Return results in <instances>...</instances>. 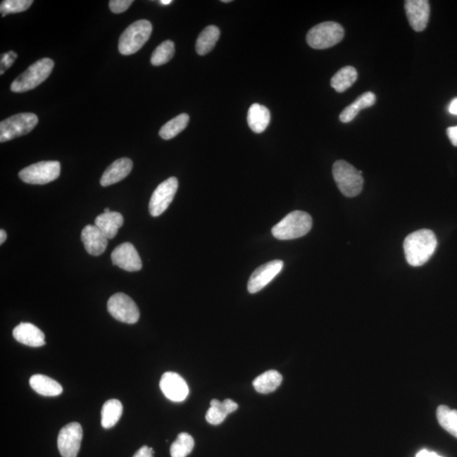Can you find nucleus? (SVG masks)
Returning <instances> with one entry per match:
<instances>
[{"mask_svg": "<svg viewBox=\"0 0 457 457\" xmlns=\"http://www.w3.org/2000/svg\"><path fill=\"white\" fill-rule=\"evenodd\" d=\"M437 247V238L430 230H419L408 234L404 241L406 261L411 266L419 267L429 261Z\"/></svg>", "mask_w": 457, "mask_h": 457, "instance_id": "nucleus-1", "label": "nucleus"}, {"mask_svg": "<svg viewBox=\"0 0 457 457\" xmlns=\"http://www.w3.org/2000/svg\"><path fill=\"white\" fill-rule=\"evenodd\" d=\"M313 226L312 217L303 211L289 213L272 229V234L278 240L287 241L307 234Z\"/></svg>", "mask_w": 457, "mask_h": 457, "instance_id": "nucleus-2", "label": "nucleus"}, {"mask_svg": "<svg viewBox=\"0 0 457 457\" xmlns=\"http://www.w3.org/2000/svg\"><path fill=\"white\" fill-rule=\"evenodd\" d=\"M54 62L51 58H44L28 67L12 82L11 90L14 93H25L35 89L43 83L52 73Z\"/></svg>", "mask_w": 457, "mask_h": 457, "instance_id": "nucleus-3", "label": "nucleus"}, {"mask_svg": "<svg viewBox=\"0 0 457 457\" xmlns=\"http://www.w3.org/2000/svg\"><path fill=\"white\" fill-rule=\"evenodd\" d=\"M333 176L339 190L344 196L353 198L363 190L364 180L362 171L344 161H338L333 165Z\"/></svg>", "mask_w": 457, "mask_h": 457, "instance_id": "nucleus-4", "label": "nucleus"}, {"mask_svg": "<svg viewBox=\"0 0 457 457\" xmlns=\"http://www.w3.org/2000/svg\"><path fill=\"white\" fill-rule=\"evenodd\" d=\"M152 32V24L148 20H139L130 25L120 37V53L123 56H131L139 51L149 41Z\"/></svg>", "mask_w": 457, "mask_h": 457, "instance_id": "nucleus-5", "label": "nucleus"}, {"mask_svg": "<svg viewBox=\"0 0 457 457\" xmlns=\"http://www.w3.org/2000/svg\"><path fill=\"white\" fill-rule=\"evenodd\" d=\"M344 35L345 31L342 25L333 22L323 23L310 29L307 43L313 49H329L339 44Z\"/></svg>", "mask_w": 457, "mask_h": 457, "instance_id": "nucleus-6", "label": "nucleus"}, {"mask_svg": "<svg viewBox=\"0 0 457 457\" xmlns=\"http://www.w3.org/2000/svg\"><path fill=\"white\" fill-rule=\"evenodd\" d=\"M37 123L39 118L33 113H20L9 117L0 123V142H6L27 135Z\"/></svg>", "mask_w": 457, "mask_h": 457, "instance_id": "nucleus-7", "label": "nucleus"}, {"mask_svg": "<svg viewBox=\"0 0 457 457\" xmlns=\"http://www.w3.org/2000/svg\"><path fill=\"white\" fill-rule=\"evenodd\" d=\"M60 175V162L42 161L20 171L19 177L25 183L32 185H45L58 179Z\"/></svg>", "mask_w": 457, "mask_h": 457, "instance_id": "nucleus-8", "label": "nucleus"}, {"mask_svg": "<svg viewBox=\"0 0 457 457\" xmlns=\"http://www.w3.org/2000/svg\"><path fill=\"white\" fill-rule=\"evenodd\" d=\"M108 313L116 320L133 325L139 320L140 312L135 301L124 293H116L108 301Z\"/></svg>", "mask_w": 457, "mask_h": 457, "instance_id": "nucleus-9", "label": "nucleus"}, {"mask_svg": "<svg viewBox=\"0 0 457 457\" xmlns=\"http://www.w3.org/2000/svg\"><path fill=\"white\" fill-rule=\"evenodd\" d=\"M178 180L170 177L159 184L151 196L149 213L153 217L161 215L169 208L178 189Z\"/></svg>", "mask_w": 457, "mask_h": 457, "instance_id": "nucleus-10", "label": "nucleus"}, {"mask_svg": "<svg viewBox=\"0 0 457 457\" xmlns=\"http://www.w3.org/2000/svg\"><path fill=\"white\" fill-rule=\"evenodd\" d=\"M83 431L78 422L62 427L58 436V448L62 457H77L81 447Z\"/></svg>", "mask_w": 457, "mask_h": 457, "instance_id": "nucleus-11", "label": "nucleus"}, {"mask_svg": "<svg viewBox=\"0 0 457 457\" xmlns=\"http://www.w3.org/2000/svg\"><path fill=\"white\" fill-rule=\"evenodd\" d=\"M283 266L284 263L282 260H274L258 267L251 275L247 284V290L251 294L263 290L282 272Z\"/></svg>", "mask_w": 457, "mask_h": 457, "instance_id": "nucleus-12", "label": "nucleus"}, {"mask_svg": "<svg viewBox=\"0 0 457 457\" xmlns=\"http://www.w3.org/2000/svg\"><path fill=\"white\" fill-rule=\"evenodd\" d=\"M112 263L125 271L136 272L142 270V263L135 246L125 242L112 251Z\"/></svg>", "mask_w": 457, "mask_h": 457, "instance_id": "nucleus-13", "label": "nucleus"}, {"mask_svg": "<svg viewBox=\"0 0 457 457\" xmlns=\"http://www.w3.org/2000/svg\"><path fill=\"white\" fill-rule=\"evenodd\" d=\"M163 395L174 402H182L187 399L189 388L182 376L176 373L167 372L163 374L159 383Z\"/></svg>", "mask_w": 457, "mask_h": 457, "instance_id": "nucleus-14", "label": "nucleus"}, {"mask_svg": "<svg viewBox=\"0 0 457 457\" xmlns=\"http://www.w3.org/2000/svg\"><path fill=\"white\" fill-rule=\"evenodd\" d=\"M406 16L415 32H422L429 23L430 6L427 0H408L405 2Z\"/></svg>", "mask_w": 457, "mask_h": 457, "instance_id": "nucleus-15", "label": "nucleus"}, {"mask_svg": "<svg viewBox=\"0 0 457 457\" xmlns=\"http://www.w3.org/2000/svg\"><path fill=\"white\" fill-rule=\"evenodd\" d=\"M108 240V239L95 225H87L82 230V242L90 255H102L106 250Z\"/></svg>", "mask_w": 457, "mask_h": 457, "instance_id": "nucleus-16", "label": "nucleus"}, {"mask_svg": "<svg viewBox=\"0 0 457 457\" xmlns=\"http://www.w3.org/2000/svg\"><path fill=\"white\" fill-rule=\"evenodd\" d=\"M133 168V163L128 158L117 159L112 165L107 168L100 180L102 187L114 185L121 182L131 173Z\"/></svg>", "mask_w": 457, "mask_h": 457, "instance_id": "nucleus-17", "label": "nucleus"}, {"mask_svg": "<svg viewBox=\"0 0 457 457\" xmlns=\"http://www.w3.org/2000/svg\"><path fill=\"white\" fill-rule=\"evenodd\" d=\"M13 337L20 343L32 347L45 345V334L43 331L30 323H20L13 330Z\"/></svg>", "mask_w": 457, "mask_h": 457, "instance_id": "nucleus-18", "label": "nucleus"}, {"mask_svg": "<svg viewBox=\"0 0 457 457\" xmlns=\"http://www.w3.org/2000/svg\"><path fill=\"white\" fill-rule=\"evenodd\" d=\"M270 112L265 106L259 104H253L247 113V123L255 133H262L270 123Z\"/></svg>", "mask_w": 457, "mask_h": 457, "instance_id": "nucleus-19", "label": "nucleus"}, {"mask_svg": "<svg viewBox=\"0 0 457 457\" xmlns=\"http://www.w3.org/2000/svg\"><path fill=\"white\" fill-rule=\"evenodd\" d=\"M123 224V216L117 212L104 213L95 220V225L108 239L115 238Z\"/></svg>", "mask_w": 457, "mask_h": 457, "instance_id": "nucleus-20", "label": "nucleus"}, {"mask_svg": "<svg viewBox=\"0 0 457 457\" xmlns=\"http://www.w3.org/2000/svg\"><path fill=\"white\" fill-rule=\"evenodd\" d=\"M375 102V94L372 92H367V93L359 96L353 103L342 112V114L339 115V120L343 123H351L361 111L372 107Z\"/></svg>", "mask_w": 457, "mask_h": 457, "instance_id": "nucleus-21", "label": "nucleus"}, {"mask_svg": "<svg viewBox=\"0 0 457 457\" xmlns=\"http://www.w3.org/2000/svg\"><path fill=\"white\" fill-rule=\"evenodd\" d=\"M30 385L37 394L44 396H57L63 392V388L57 381L43 375L32 376Z\"/></svg>", "mask_w": 457, "mask_h": 457, "instance_id": "nucleus-22", "label": "nucleus"}, {"mask_svg": "<svg viewBox=\"0 0 457 457\" xmlns=\"http://www.w3.org/2000/svg\"><path fill=\"white\" fill-rule=\"evenodd\" d=\"M283 377L279 372L270 370L263 373L253 380V387L258 393L274 392L282 384Z\"/></svg>", "mask_w": 457, "mask_h": 457, "instance_id": "nucleus-23", "label": "nucleus"}, {"mask_svg": "<svg viewBox=\"0 0 457 457\" xmlns=\"http://www.w3.org/2000/svg\"><path fill=\"white\" fill-rule=\"evenodd\" d=\"M220 36V29L216 26H208L200 33L196 42V53L199 56H206L215 47Z\"/></svg>", "mask_w": 457, "mask_h": 457, "instance_id": "nucleus-24", "label": "nucleus"}, {"mask_svg": "<svg viewBox=\"0 0 457 457\" xmlns=\"http://www.w3.org/2000/svg\"><path fill=\"white\" fill-rule=\"evenodd\" d=\"M358 79V71L352 66H346L337 71L331 78V87L338 93H344L350 88Z\"/></svg>", "mask_w": 457, "mask_h": 457, "instance_id": "nucleus-25", "label": "nucleus"}, {"mask_svg": "<svg viewBox=\"0 0 457 457\" xmlns=\"http://www.w3.org/2000/svg\"><path fill=\"white\" fill-rule=\"evenodd\" d=\"M123 412V406L119 400L111 399L104 404L101 411V425L104 429H111L119 422Z\"/></svg>", "mask_w": 457, "mask_h": 457, "instance_id": "nucleus-26", "label": "nucleus"}, {"mask_svg": "<svg viewBox=\"0 0 457 457\" xmlns=\"http://www.w3.org/2000/svg\"><path fill=\"white\" fill-rule=\"evenodd\" d=\"M189 115L187 114H180L175 117L169 123L163 125L161 131H159V136L163 140L172 139V138L179 135L180 132L187 128L188 123H189Z\"/></svg>", "mask_w": 457, "mask_h": 457, "instance_id": "nucleus-27", "label": "nucleus"}, {"mask_svg": "<svg viewBox=\"0 0 457 457\" xmlns=\"http://www.w3.org/2000/svg\"><path fill=\"white\" fill-rule=\"evenodd\" d=\"M439 425L457 438V410H452L447 406H439L436 412Z\"/></svg>", "mask_w": 457, "mask_h": 457, "instance_id": "nucleus-28", "label": "nucleus"}, {"mask_svg": "<svg viewBox=\"0 0 457 457\" xmlns=\"http://www.w3.org/2000/svg\"><path fill=\"white\" fill-rule=\"evenodd\" d=\"M194 439L189 434L180 433L171 444V457H187L194 450Z\"/></svg>", "mask_w": 457, "mask_h": 457, "instance_id": "nucleus-29", "label": "nucleus"}, {"mask_svg": "<svg viewBox=\"0 0 457 457\" xmlns=\"http://www.w3.org/2000/svg\"><path fill=\"white\" fill-rule=\"evenodd\" d=\"M175 54V44L170 40L163 42L155 49L151 56V64L159 66L169 62Z\"/></svg>", "mask_w": 457, "mask_h": 457, "instance_id": "nucleus-30", "label": "nucleus"}, {"mask_svg": "<svg viewBox=\"0 0 457 457\" xmlns=\"http://www.w3.org/2000/svg\"><path fill=\"white\" fill-rule=\"evenodd\" d=\"M228 415L224 401L213 399L211 403V408L208 410L206 420L212 425H219L225 421Z\"/></svg>", "mask_w": 457, "mask_h": 457, "instance_id": "nucleus-31", "label": "nucleus"}, {"mask_svg": "<svg viewBox=\"0 0 457 457\" xmlns=\"http://www.w3.org/2000/svg\"><path fill=\"white\" fill-rule=\"evenodd\" d=\"M32 4V0H5L0 5V12L3 18L9 14L20 13L27 11Z\"/></svg>", "mask_w": 457, "mask_h": 457, "instance_id": "nucleus-32", "label": "nucleus"}, {"mask_svg": "<svg viewBox=\"0 0 457 457\" xmlns=\"http://www.w3.org/2000/svg\"><path fill=\"white\" fill-rule=\"evenodd\" d=\"M132 3V0H111L110 1L111 11L115 14L123 13L129 9Z\"/></svg>", "mask_w": 457, "mask_h": 457, "instance_id": "nucleus-33", "label": "nucleus"}, {"mask_svg": "<svg viewBox=\"0 0 457 457\" xmlns=\"http://www.w3.org/2000/svg\"><path fill=\"white\" fill-rule=\"evenodd\" d=\"M18 54L14 51H9L5 54H3L1 56V73L0 74L3 75L6 73V70L11 68L12 65L14 64L16 58H18Z\"/></svg>", "mask_w": 457, "mask_h": 457, "instance_id": "nucleus-34", "label": "nucleus"}, {"mask_svg": "<svg viewBox=\"0 0 457 457\" xmlns=\"http://www.w3.org/2000/svg\"><path fill=\"white\" fill-rule=\"evenodd\" d=\"M153 448L144 446L138 450L133 457H153Z\"/></svg>", "mask_w": 457, "mask_h": 457, "instance_id": "nucleus-35", "label": "nucleus"}, {"mask_svg": "<svg viewBox=\"0 0 457 457\" xmlns=\"http://www.w3.org/2000/svg\"><path fill=\"white\" fill-rule=\"evenodd\" d=\"M447 135L451 142V144L457 146V125L456 127H449L447 129Z\"/></svg>", "mask_w": 457, "mask_h": 457, "instance_id": "nucleus-36", "label": "nucleus"}, {"mask_svg": "<svg viewBox=\"0 0 457 457\" xmlns=\"http://www.w3.org/2000/svg\"><path fill=\"white\" fill-rule=\"evenodd\" d=\"M416 457H443L442 456H439L438 454H436L435 452H432L429 451L427 450H422L419 451L416 456Z\"/></svg>", "mask_w": 457, "mask_h": 457, "instance_id": "nucleus-37", "label": "nucleus"}, {"mask_svg": "<svg viewBox=\"0 0 457 457\" xmlns=\"http://www.w3.org/2000/svg\"><path fill=\"white\" fill-rule=\"evenodd\" d=\"M449 112L451 115H457V98L453 99L451 102L450 106H449Z\"/></svg>", "mask_w": 457, "mask_h": 457, "instance_id": "nucleus-38", "label": "nucleus"}, {"mask_svg": "<svg viewBox=\"0 0 457 457\" xmlns=\"http://www.w3.org/2000/svg\"><path fill=\"white\" fill-rule=\"evenodd\" d=\"M7 239V234L6 230H0V244H3L4 242L6 241Z\"/></svg>", "mask_w": 457, "mask_h": 457, "instance_id": "nucleus-39", "label": "nucleus"}, {"mask_svg": "<svg viewBox=\"0 0 457 457\" xmlns=\"http://www.w3.org/2000/svg\"><path fill=\"white\" fill-rule=\"evenodd\" d=\"M159 3H161L163 6H169L172 3V0H161V1Z\"/></svg>", "mask_w": 457, "mask_h": 457, "instance_id": "nucleus-40", "label": "nucleus"}, {"mask_svg": "<svg viewBox=\"0 0 457 457\" xmlns=\"http://www.w3.org/2000/svg\"><path fill=\"white\" fill-rule=\"evenodd\" d=\"M110 212H111L110 208H106V209H104V213H110Z\"/></svg>", "mask_w": 457, "mask_h": 457, "instance_id": "nucleus-41", "label": "nucleus"}, {"mask_svg": "<svg viewBox=\"0 0 457 457\" xmlns=\"http://www.w3.org/2000/svg\"><path fill=\"white\" fill-rule=\"evenodd\" d=\"M222 2H223V3H230V2H232V1H230V0H222Z\"/></svg>", "mask_w": 457, "mask_h": 457, "instance_id": "nucleus-42", "label": "nucleus"}]
</instances>
